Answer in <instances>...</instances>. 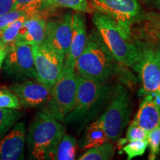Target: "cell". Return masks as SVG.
<instances>
[{"label": "cell", "mask_w": 160, "mask_h": 160, "mask_svg": "<svg viewBox=\"0 0 160 160\" xmlns=\"http://www.w3.org/2000/svg\"><path fill=\"white\" fill-rule=\"evenodd\" d=\"M78 85L74 106L64 122L77 125L81 132L104 110L108 102L113 86L77 75Z\"/></svg>", "instance_id": "6da1fadb"}, {"label": "cell", "mask_w": 160, "mask_h": 160, "mask_svg": "<svg viewBox=\"0 0 160 160\" xmlns=\"http://www.w3.org/2000/svg\"><path fill=\"white\" fill-rule=\"evenodd\" d=\"M92 21L118 62L127 67H134L141 58L142 50L132 40L130 25L98 11L93 13Z\"/></svg>", "instance_id": "7a4b0ae2"}, {"label": "cell", "mask_w": 160, "mask_h": 160, "mask_svg": "<svg viewBox=\"0 0 160 160\" xmlns=\"http://www.w3.org/2000/svg\"><path fill=\"white\" fill-rule=\"evenodd\" d=\"M65 133V126L48 111L45 109L38 111L26 136L29 159H53L58 144Z\"/></svg>", "instance_id": "3957f363"}, {"label": "cell", "mask_w": 160, "mask_h": 160, "mask_svg": "<svg viewBox=\"0 0 160 160\" xmlns=\"http://www.w3.org/2000/svg\"><path fill=\"white\" fill-rule=\"evenodd\" d=\"M117 60L98 32L88 36L83 51L75 65V72L86 79L107 83L117 71Z\"/></svg>", "instance_id": "277c9868"}, {"label": "cell", "mask_w": 160, "mask_h": 160, "mask_svg": "<svg viewBox=\"0 0 160 160\" xmlns=\"http://www.w3.org/2000/svg\"><path fill=\"white\" fill-rule=\"evenodd\" d=\"M131 113L132 102L128 92L120 85L113 86L108 102L98 117L109 141L114 142L119 139L128 125Z\"/></svg>", "instance_id": "5b68a950"}, {"label": "cell", "mask_w": 160, "mask_h": 160, "mask_svg": "<svg viewBox=\"0 0 160 160\" xmlns=\"http://www.w3.org/2000/svg\"><path fill=\"white\" fill-rule=\"evenodd\" d=\"M77 85L75 70L64 67L59 79L52 87L50 99L44 109L58 121L64 122L74 106Z\"/></svg>", "instance_id": "8992f818"}, {"label": "cell", "mask_w": 160, "mask_h": 160, "mask_svg": "<svg viewBox=\"0 0 160 160\" xmlns=\"http://www.w3.org/2000/svg\"><path fill=\"white\" fill-rule=\"evenodd\" d=\"M5 73L11 79L22 82L36 80V71L32 45L15 41L9 46L3 64Z\"/></svg>", "instance_id": "52a82bcc"}, {"label": "cell", "mask_w": 160, "mask_h": 160, "mask_svg": "<svg viewBox=\"0 0 160 160\" xmlns=\"http://www.w3.org/2000/svg\"><path fill=\"white\" fill-rule=\"evenodd\" d=\"M36 71V80L49 88L62 72L65 59L45 43L32 46Z\"/></svg>", "instance_id": "ba28073f"}, {"label": "cell", "mask_w": 160, "mask_h": 160, "mask_svg": "<svg viewBox=\"0 0 160 160\" xmlns=\"http://www.w3.org/2000/svg\"><path fill=\"white\" fill-rule=\"evenodd\" d=\"M73 13H65L56 19L47 22L44 43L57 51L65 59L72 37Z\"/></svg>", "instance_id": "9c48e42d"}, {"label": "cell", "mask_w": 160, "mask_h": 160, "mask_svg": "<svg viewBox=\"0 0 160 160\" xmlns=\"http://www.w3.org/2000/svg\"><path fill=\"white\" fill-rule=\"evenodd\" d=\"M93 9L119 22L130 25L141 14L138 0H91Z\"/></svg>", "instance_id": "30bf717a"}, {"label": "cell", "mask_w": 160, "mask_h": 160, "mask_svg": "<svg viewBox=\"0 0 160 160\" xmlns=\"http://www.w3.org/2000/svg\"><path fill=\"white\" fill-rule=\"evenodd\" d=\"M137 68L145 94L154 93L160 86V57L151 46L144 48Z\"/></svg>", "instance_id": "8fae6325"}, {"label": "cell", "mask_w": 160, "mask_h": 160, "mask_svg": "<svg viewBox=\"0 0 160 160\" xmlns=\"http://www.w3.org/2000/svg\"><path fill=\"white\" fill-rule=\"evenodd\" d=\"M9 89L17 96L22 107L27 108H39L46 105L51 93V88L37 80L30 79L14 83Z\"/></svg>", "instance_id": "7c38bea8"}, {"label": "cell", "mask_w": 160, "mask_h": 160, "mask_svg": "<svg viewBox=\"0 0 160 160\" xmlns=\"http://www.w3.org/2000/svg\"><path fill=\"white\" fill-rule=\"evenodd\" d=\"M25 123L17 122L0 139V160L25 159Z\"/></svg>", "instance_id": "4fadbf2b"}, {"label": "cell", "mask_w": 160, "mask_h": 160, "mask_svg": "<svg viewBox=\"0 0 160 160\" xmlns=\"http://www.w3.org/2000/svg\"><path fill=\"white\" fill-rule=\"evenodd\" d=\"M87 27L82 13H73L72 37L68 53L65 59L64 67L75 70L77 60L85 48L87 42Z\"/></svg>", "instance_id": "5bb4252c"}, {"label": "cell", "mask_w": 160, "mask_h": 160, "mask_svg": "<svg viewBox=\"0 0 160 160\" xmlns=\"http://www.w3.org/2000/svg\"><path fill=\"white\" fill-rule=\"evenodd\" d=\"M46 24L47 21L40 13L28 17L20 29L17 40L32 46L41 45L45 40Z\"/></svg>", "instance_id": "9a60e30c"}, {"label": "cell", "mask_w": 160, "mask_h": 160, "mask_svg": "<svg viewBox=\"0 0 160 160\" xmlns=\"http://www.w3.org/2000/svg\"><path fill=\"white\" fill-rule=\"evenodd\" d=\"M131 123L139 126L148 132L160 125V107L153 102L151 93L148 94L140 105Z\"/></svg>", "instance_id": "2e32d148"}, {"label": "cell", "mask_w": 160, "mask_h": 160, "mask_svg": "<svg viewBox=\"0 0 160 160\" xmlns=\"http://www.w3.org/2000/svg\"><path fill=\"white\" fill-rule=\"evenodd\" d=\"M108 141L109 139L106 134L102 124L97 118L94 122L85 128L82 136L78 142V146L81 150H88L102 145Z\"/></svg>", "instance_id": "e0dca14e"}, {"label": "cell", "mask_w": 160, "mask_h": 160, "mask_svg": "<svg viewBox=\"0 0 160 160\" xmlns=\"http://www.w3.org/2000/svg\"><path fill=\"white\" fill-rule=\"evenodd\" d=\"M77 141L73 136L65 133L58 144L53 159L73 160L77 155Z\"/></svg>", "instance_id": "ac0fdd59"}, {"label": "cell", "mask_w": 160, "mask_h": 160, "mask_svg": "<svg viewBox=\"0 0 160 160\" xmlns=\"http://www.w3.org/2000/svg\"><path fill=\"white\" fill-rule=\"evenodd\" d=\"M114 147L112 142L100 145L86 150L83 154L78 157V160H110L114 156Z\"/></svg>", "instance_id": "d6986e66"}, {"label": "cell", "mask_w": 160, "mask_h": 160, "mask_svg": "<svg viewBox=\"0 0 160 160\" xmlns=\"http://www.w3.org/2000/svg\"><path fill=\"white\" fill-rule=\"evenodd\" d=\"M47 9L51 8H65L79 13H91L93 12L88 0H46Z\"/></svg>", "instance_id": "ffe728a7"}, {"label": "cell", "mask_w": 160, "mask_h": 160, "mask_svg": "<svg viewBox=\"0 0 160 160\" xmlns=\"http://www.w3.org/2000/svg\"><path fill=\"white\" fill-rule=\"evenodd\" d=\"M19 110L0 108V139L23 117Z\"/></svg>", "instance_id": "44dd1931"}, {"label": "cell", "mask_w": 160, "mask_h": 160, "mask_svg": "<svg viewBox=\"0 0 160 160\" xmlns=\"http://www.w3.org/2000/svg\"><path fill=\"white\" fill-rule=\"evenodd\" d=\"M29 17L31 16H24L20 17L4 28L0 29V41L7 46H10L12 43L17 41L24 22Z\"/></svg>", "instance_id": "7402d4cb"}, {"label": "cell", "mask_w": 160, "mask_h": 160, "mask_svg": "<svg viewBox=\"0 0 160 160\" xmlns=\"http://www.w3.org/2000/svg\"><path fill=\"white\" fill-rule=\"evenodd\" d=\"M148 146V143L147 139L137 140L129 142L128 144L125 145L122 148V151L127 155L128 160H131L135 157L144 155Z\"/></svg>", "instance_id": "603a6c76"}, {"label": "cell", "mask_w": 160, "mask_h": 160, "mask_svg": "<svg viewBox=\"0 0 160 160\" xmlns=\"http://www.w3.org/2000/svg\"><path fill=\"white\" fill-rule=\"evenodd\" d=\"M0 108L20 110L22 105L17 96L10 89L0 88Z\"/></svg>", "instance_id": "cb8c5ba5"}, {"label": "cell", "mask_w": 160, "mask_h": 160, "mask_svg": "<svg viewBox=\"0 0 160 160\" xmlns=\"http://www.w3.org/2000/svg\"><path fill=\"white\" fill-rule=\"evenodd\" d=\"M40 13L39 11H33V10H13L8 13L0 15V29L4 28L6 26L16 21L19 18L24 16H31L36 13Z\"/></svg>", "instance_id": "d4e9b609"}, {"label": "cell", "mask_w": 160, "mask_h": 160, "mask_svg": "<svg viewBox=\"0 0 160 160\" xmlns=\"http://www.w3.org/2000/svg\"><path fill=\"white\" fill-rule=\"evenodd\" d=\"M147 140L150 148L148 159L154 160L160 152V125L148 131Z\"/></svg>", "instance_id": "484cf974"}, {"label": "cell", "mask_w": 160, "mask_h": 160, "mask_svg": "<svg viewBox=\"0 0 160 160\" xmlns=\"http://www.w3.org/2000/svg\"><path fill=\"white\" fill-rule=\"evenodd\" d=\"M15 9L39 11L47 9L46 0H17Z\"/></svg>", "instance_id": "4316f807"}, {"label": "cell", "mask_w": 160, "mask_h": 160, "mask_svg": "<svg viewBox=\"0 0 160 160\" xmlns=\"http://www.w3.org/2000/svg\"><path fill=\"white\" fill-rule=\"evenodd\" d=\"M148 133V132L140 128L139 126L131 123L127 130L126 138L125 140V142H129L137 141V140L147 139Z\"/></svg>", "instance_id": "83f0119b"}, {"label": "cell", "mask_w": 160, "mask_h": 160, "mask_svg": "<svg viewBox=\"0 0 160 160\" xmlns=\"http://www.w3.org/2000/svg\"><path fill=\"white\" fill-rule=\"evenodd\" d=\"M17 0H0V15L15 10Z\"/></svg>", "instance_id": "f1b7e54d"}, {"label": "cell", "mask_w": 160, "mask_h": 160, "mask_svg": "<svg viewBox=\"0 0 160 160\" xmlns=\"http://www.w3.org/2000/svg\"><path fill=\"white\" fill-rule=\"evenodd\" d=\"M8 49L9 46L5 45V44L0 41V70L2 68L6 56H7L8 52Z\"/></svg>", "instance_id": "f546056e"}, {"label": "cell", "mask_w": 160, "mask_h": 160, "mask_svg": "<svg viewBox=\"0 0 160 160\" xmlns=\"http://www.w3.org/2000/svg\"><path fill=\"white\" fill-rule=\"evenodd\" d=\"M156 50H157V53H159V55L160 57V39L159 40V42H158V45H157V48H156Z\"/></svg>", "instance_id": "4dcf8cb0"}, {"label": "cell", "mask_w": 160, "mask_h": 160, "mask_svg": "<svg viewBox=\"0 0 160 160\" xmlns=\"http://www.w3.org/2000/svg\"><path fill=\"white\" fill-rule=\"evenodd\" d=\"M158 7L160 10V0H158ZM159 28L160 30V17H159Z\"/></svg>", "instance_id": "1f68e13d"}, {"label": "cell", "mask_w": 160, "mask_h": 160, "mask_svg": "<svg viewBox=\"0 0 160 160\" xmlns=\"http://www.w3.org/2000/svg\"><path fill=\"white\" fill-rule=\"evenodd\" d=\"M156 92H157V93H160V86H159V89H158V90H157V91H156Z\"/></svg>", "instance_id": "d6a6232c"}]
</instances>
